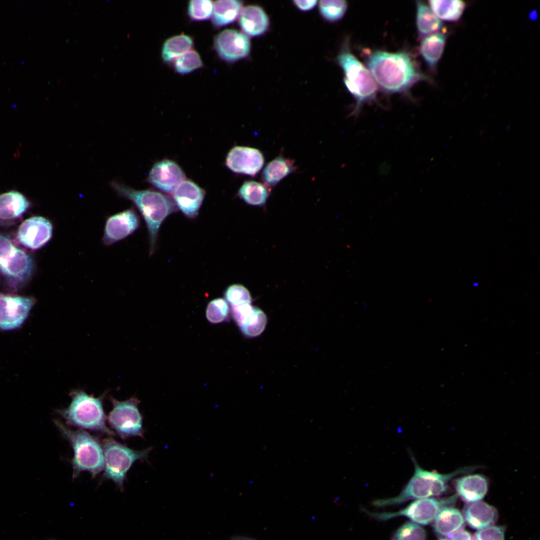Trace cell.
<instances>
[{
	"instance_id": "836d02e7",
	"label": "cell",
	"mask_w": 540,
	"mask_h": 540,
	"mask_svg": "<svg viewBox=\"0 0 540 540\" xmlns=\"http://www.w3.org/2000/svg\"><path fill=\"white\" fill-rule=\"evenodd\" d=\"M425 530L412 522H407L394 534L392 540H426Z\"/></svg>"
},
{
	"instance_id": "d590c367",
	"label": "cell",
	"mask_w": 540,
	"mask_h": 540,
	"mask_svg": "<svg viewBox=\"0 0 540 540\" xmlns=\"http://www.w3.org/2000/svg\"><path fill=\"white\" fill-rule=\"evenodd\" d=\"M224 298L232 306L252 302L250 292L241 284H235L228 286L224 292Z\"/></svg>"
},
{
	"instance_id": "603a6c76",
	"label": "cell",
	"mask_w": 540,
	"mask_h": 540,
	"mask_svg": "<svg viewBox=\"0 0 540 540\" xmlns=\"http://www.w3.org/2000/svg\"><path fill=\"white\" fill-rule=\"evenodd\" d=\"M29 202L20 192L10 191L0 195V218L12 220L20 216L28 208Z\"/></svg>"
},
{
	"instance_id": "5b68a950",
	"label": "cell",
	"mask_w": 540,
	"mask_h": 540,
	"mask_svg": "<svg viewBox=\"0 0 540 540\" xmlns=\"http://www.w3.org/2000/svg\"><path fill=\"white\" fill-rule=\"evenodd\" d=\"M70 406L56 410V413L71 426L88 429L113 436L115 434L106 426V416L103 408L104 394L98 398L88 395L81 390L71 391Z\"/></svg>"
},
{
	"instance_id": "7a4b0ae2",
	"label": "cell",
	"mask_w": 540,
	"mask_h": 540,
	"mask_svg": "<svg viewBox=\"0 0 540 540\" xmlns=\"http://www.w3.org/2000/svg\"><path fill=\"white\" fill-rule=\"evenodd\" d=\"M112 186L120 196L132 201L140 212L148 228L150 252L152 254L160 225L166 218L177 210L174 201L170 197L153 190H135L117 182H112Z\"/></svg>"
},
{
	"instance_id": "1f68e13d",
	"label": "cell",
	"mask_w": 540,
	"mask_h": 540,
	"mask_svg": "<svg viewBox=\"0 0 540 540\" xmlns=\"http://www.w3.org/2000/svg\"><path fill=\"white\" fill-rule=\"evenodd\" d=\"M203 64L199 54L194 50H190L178 57L174 62L176 71L186 74L202 67Z\"/></svg>"
},
{
	"instance_id": "4dcf8cb0",
	"label": "cell",
	"mask_w": 540,
	"mask_h": 540,
	"mask_svg": "<svg viewBox=\"0 0 540 540\" xmlns=\"http://www.w3.org/2000/svg\"><path fill=\"white\" fill-rule=\"evenodd\" d=\"M348 7L345 0H321L319 10L321 16L326 20L334 22L340 20L344 16Z\"/></svg>"
},
{
	"instance_id": "f6af8a7d",
	"label": "cell",
	"mask_w": 540,
	"mask_h": 540,
	"mask_svg": "<svg viewBox=\"0 0 540 540\" xmlns=\"http://www.w3.org/2000/svg\"><path fill=\"white\" fill-rule=\"evenodd\" d=\"M446 540V539H444V538H440V540Z\"/></svg>"
},
{
	"instance_id": "f546056e",
	"label": "cell",
	"mask_w": 540,
	"mask_h": 540,
	"mask_svg": "<svg viewBox=\"0 0 540 540\" xmlns=\"http://www.w3.org/2000/svg\"><path fill=\"white\" fill-rule=\"evenodd\" d=\"M266 322L265 314L260 309L254 307L252 312L238 325L245 336L255 337L262 332Z\"/></svg>"
},
{
	"instance_id": "7bdbcfd3",
	"label": "cell",
	"mask_w": 540,
	"mask_h": 540,
	"mask_svg": "<svg viewBox=\"0 0 540 540\" xmlns=\"http://www.w3.org/2000/svg\"><path fill=\"white\" fill-rule=\"evenodd\" d=\"M471 540H476V539L475 538V537L474 536H473V537H472V539Z\"/></svg>"
},
{
	"instance_id": "d4e9b609",
	"label": "cell",
	"mask_w": 540,
	"mask_h": 540,
	"mask_svg": "<svg viewBox=\"0 0 540 540\" xmlns=\"http://www.w3.org/2000/svg\"><path fill=\"white\" fill-rule=\"evenodd\" d=\"M446 37L443 33L438 32L426 36L420 45V53L427 64L435 68L444 48Z\"/></svg>"
},
{
	"instance_id": "d6a6232c",
	"label": "cell",
	"mask_w": 540,
	"mask_h": 540,
	"mask_svg": "<svg viewBox=\"0 0 540 540\" xmlns=\"http://www.w3.org/2000/svg\"><path fill=\"white\" fill-rule=\"evenodd\" d=\"M230 308L227 302L222 298L210 301L206 310V317L212 324L222 322L228 316Z\"/></svg>"
},
{
	"instance_id": "484cf974",
	"label": "cell",
	"mask_w": 540,
	"mask_h": 540,
	"mask_svg": "<svg viewBox=\"0 0 540 540\" xmlns=\"http://www.w3.org/2000/svg\"><path fill=\"white\" fill-rule=\"evenodd\" d=\"M242 4L237 0H220L214 4L212 22L216 28L233 22L242 10Z\"/></svg>"
},
{
	"instance_id": "b9f144b4",
	"label": "cell",
	"mask_w": 540,
	"mask_h": 540,
	"mask_svg": "<svg viewBox=\"0 0 540 540\" xmlns=\"http://www.w3.org/2000/svg\"><path fill=\"white\" fill-rule=\"evenodd\" d=\"M234 540H252V539L248 538H236Z\"/></svg>"
},
{
	"instance_id": "74e56055",
	"label": "cell",
	"mask_w": 540,
	"mask_h": 540,
	"mask_svg": "<svg viewBox=\"0 0 540 540\" xmlns=\"http://www.w3.org/2000/svg\"><path fill=\"white\" fill-rule=\"evenodd\" d=\"M15 248L11 240L6 236L0 234V258Z\"/></svg>"
},
{
	"instance_id": "ee69618b",
	"label": "cell",
	"mask_w": 540,
	"mask_h": 540,
	"mask_svg": "<svg viewBox=\"0 0 540 540\" xmlns=\"http://www.w3.org/2000/svg\"><path fill=\"white\" fill-rule=\"evenodd\" d=\"M56 540L54 539V538H51V539H49V540Z\"/></svg>"
},
{
	"instance_id": "7402d4cb",
	"label": "cell",
	"mask_w": 540,
	"mask_h": 540,
	"mask_svg": "<svg viewBox=\"0 0 540 540\" xmlns=\"http://www.w3.org/2000/svg\"><path fill=\"white\" fill-rule=\"evenodd\" d=\"M294 162L280 156L270 161L262 174L264 184L268 188L274 186L296 170Z\"/></svg>"
},
{
	"instance_id": "e575fe53",
	"label": "cell",
	"mask_w": 540,
	"mask_h": 540,
	"mask_svg": "<svg viewBox=\"0 0 540 540\" xmlns=\"http://www.w3.org/2000/svg\"><path fill=\"white\" fill-rule=\"evenodd\" d=\"M214 4L209 0H190L188 5V14L194 20L208 19L213 12Z\"/></svg>"
},
{
	"instance_id": "cb8c5ba5",
	"label": "cell",
	"mask_w": 540,
	"mask_h": 540,
	"mask_svg": "<svg viewBox=\"0 0 540 540\" xmlns=\"http://www.w3.org/2000/svg\"><path fill=\"white\" fill-rule=\"evenodd\" d=\"M416 24L420 36H427L438 33L444 25L430 8L422 1H416Z\"/></svg>"
},
{
	"instance_id": "60d3db41",
	"label": "cell",
	"mask_w": 540,
	"mask_h": 540,
	"mask_svg": "<svg viewBox=\"0 0 540 540\" xmlns=\"http://www.w3.org/2000/svg\"><path fill=\"white\" fill-rule=\"evenodd\" d=\"M530 18L532 20H536L537 18L536 12V10L532 11L530 14Z\"/></svg>"
},
{
	"instance_id": "8992f818",
	"label": "cell",
	"mask_w": 540,
	"mask_h": 540,
	"mask_svg": "<svg viewBox=\"0 0 540 540\" xmlns=\"http://www.w3.org/2000/svg\"><path fill=\"white\" fill-rule=\"evenodd\" d=\"M337 62L344 72V85L356 101L352 114L356 115L364 103L375 99L377 85L368 70L351 52L348 44L338 55Z\"/></svg>"
},
{
	"instance_id": "f35d334b",
	"label": "cell",
	"mask_w": 540,
	"mask_h": 540,
	"mask_svg": "<svg viewBox=\"0 0 540 540\" xmlns=\"http://www.w3.org/2000/svg\"><path fill=\"white\" fill-rule=\"evenodd\" d=\"M294 4L302 11L309 10L314 8L316 4V0H294Z\"/></svg>"
},
{
	"instance_id": "8fae6325",
	"label": "cell",
	"mask_w": 540,
	"mask_h": 540,
	"mask_svg": "<svg viewBox=\"0 0 540 540\" xmlns=\"http://www.w3.org/2000/svg\"><path fill=\"white\" fill-rule=\"evenodd\" d=\"M34 303L28 298L0 296V329L12 330L20 326Z\"/></svg>"
},
{
	"instance_id": "e0dca14e",
	"label": "cell",
	"mask_w": 540,
	"mask_h": 540,
	"mask_svg": "<svg viewBox=\"0 0 540 540\" xmlns=\"http://www.w3.org/2000/svg\"><path fill=\"white\" fill-rule=\"evenodd\" d=\"M205 191L190 180H184L173 194L174 201L183 214L190 218H196L205 196Z\"/></svg>"
},
{
	"instance_id": "52a82bcc",
	"label": "cell",
	"mask_w": 540,
	"mask_h": 540,
	"mask_svg": "<svg viewBox=\"0 0 540 540\" xmlns=\"http://www.w3.org/2000/svg\"><path fill=\"white\" fill-rule=\"evenodd\" d=\"M104 465L103 480H112L122 492L124 490L126 475L133 464L137 460H146L152 450L149 448L136 450L109 438L102 442Z\"/></svg>"
},
{
	"instance_id": "d6986e66",
	"label": "cell",
	"mask_w": 540,
	"mask_h": 540,
	"mask_svg": "<svg viewBox=\"0 0 540 540\" xmlns=\"http://www.w3.org/2000/svg\"><path fill=\"white\" fill-rule=\"evenodd\" d=\"M455 487L464 501L472 503L479 502L485 496L488 490V482L481 474H470L458 478Z\"/></svg>"
},
{
	"instance_id": "83f0119b",
	"label": "cell",
	"mask_w": 540,
	"mask_h": 540,
	"mask_svg": "<svg viewBox=\"0 0 540 540\" xmlns=\"http://www.w3.org/2000/svg\"><path fill=\"white\" fill-rule=\"evenodd\" d=\"M269 188L254 180L244 182L238 191V196L246 203L254 206L265 204L269 196Z\"/></svg>"
},
{
	"instance_id": "9c48e42d",
	"label": "cell",
	"mask_w": 540,
	"mask_h": 540,
	"mask_svg": "<svg viewBox=\"0 0 540 540\" xmlns=\"http://www.w3.org/2000/svg\"><path fill=\"white\" fill-rule=\"evenodd\" d=\"M452 498L450 500H438L434 498H425L418 499L408 505L404 509L394 512L369 513L372 518L386 520L399 516H404L416 523L422 525H427L431 523L436 517L440 510L444 505L454 500Z\"/></svg>"
},
{
	"instance_id": "ffe728a7",
	"label": "cell",
	"mask_w": 540,
	"mask_h": 540,
	"mask_svg": "<svg viewBox=\"0 0 540 540\" xmlns=\"http://www.w3.org/2000/svg\"><path fill=\"white\" fill-rule=\"evenodd\" d=\"M239 24L242 30L250 36H258L264 34L269 26L268 17L260 7L250 6L244 8L240 12Z\"/></svg>"
},
{
	"instance_id": "ab89813d",
	"label": "cell",
	"mask_w": 540,
	"mask_h": 540,
	"mask_svg": "<svg viewBox=\"0 0 540 540\" xmlns=\"http://www.w3.org/2000/svg\"><path fill=\"white\" fill-rule=\"evenodd\" d=\"M451 536L449 538L450 540H471V535L470 533L466 530H462L460 532H457Z\"/></svg>"
},
{
	"instance_id": "2e32d148",
	"label": "cell",
	"mask_w": 540,
	"mask_h": 540,
	"mask_svg": "<svg viewBox=\"0 0 540 540\" xmlns=\"http://www.w3.org/2000/svg\"><path fill=\"white\" fill-rule=\"evenodd\" d=\"M33 266L30 257L16 247L0 259V272L16 283H22L28 280L32 272Z\"/></svg>"
},
{
	"instance_id": "ac0fdd59",
	"label": "cell",
	"mask_w": 540,
	"mask_h": 540,
	"mask_svg": "<svg viewBox=\"0 0 540 540\" xmlns=\"http://www.w3.org/2000/svg\"><path fill=\"white\" fill-rule=\"evenodd\" d=\"M463 514L468 525L477 530L492 526L498 518V512L494 507L480 501L466 505Z\"/></svg>"
},
{
	"instance_id": "44dd1931",
	"label": "cell",
	"mask_w": 540,
	"mask_h": 540,
	"mask_svg": "<svg viewBox=\"0 0 540 540\" xmlns=\"http://www.w3.org/2000/svg\"><path fill=\"white\" fill-rule=\"evenodd\" d=\"M464 524L461 512L456 508H442L434 518V528L441 536H449L460 530Z\"/></svg>"
},
{
	"instance_id": "30bf717a",
	"label": "cell",
	"mask_w": 540,
	"mask_h": 540,
	"mask_svg": "<svg viewBox=\"0 0 540 540\" xmlns=\"http://www.w3.org/2000/svg\"><path fill=\"white\" fill-rule=\"evenodd\" d=\"M214 47L222 60L234 62L248 55L250 44L244 34L234 30L227 29L216 36Z\"/></svg>"
},
{
	"instance_id": "4316f807",
	"label": "cell",
	"mask_w": 540,
	"mask_h": 540,
	"mask_svg": "<svg viewBox=\"0 0 540 540\" xmlns=\"http://www.w3.org/2000/svg\"><path fill=\"white\" fill-rule=\"evenodd\" d=\"M428 3L438 18L450 22L458 20L466 8L465 2L460 0H432Z\"/></svg>"
},
{
	"instance_id": "9a60e30c",
	"label": "cell",
	"mask_w": 540,
	"mask_h": 540,
	"mask_svg": "<svg viewBox=\"0 0 540 540\" xmlns=\"http://www.w3.org/2000/svg\"><path fill=\"white\" fill-rule=\"evenodd\" d=\"M185 178L184 171L176 162L164 160L153 166L148 180L159 190L166 194H172Z\"/></svg>"
},
{
	"instance_id": "277c9868",
	"label": "cell",
	"mask_w": 540,
	"mask_h": 540,
	"mask_svg": "<svg viewBox=\"0 0 540 540\" xmlns=\"http://www.w3.org/2000/svg\"><path fill=\"white\" fill-rule=\"evenodd\" d=\"M54 422L74 450V456L72 460L73 480L82 471L89 472L93 478L96 477L103 470L104 465L103 450L99 440L82 430L70 429L58 420H54Z\"/></svg>"
},
{
	"instance_id": "f1b7e54d",
	"label": "cell",
	"mask_w": 540,
	"mask_h": 540,
	"mask_svg": "<svg viewBox=\"0 0 540 540\" xmlns=\"http://www.w3.org/2000/svg\"><path fill=\"white\" fill-rule=\"evenodd\" d=\"M193 46L191 37L180 34L168 38L164 42L162 50V56L166 62H170L189 51Z\"/></svg>"
},
{
	"instance_id": "8d00e7d4",
	"label": "cell",
	"mask_w": 540,
	"mask_h": 540,
	"mask_svg": "<svg viewBox=\"0 0 540 540\" xmlns=\"http://www.w3.org/2000/svg\"><path fill=\"white\" fill-rule=\"evenodd\" d=\"M476 540H504V528L501 526H491L476 532Z\"/></svg>"
},
{
	"instance_id": "ba28073f",
	"label": "cell",
	"mask_w": 540,
	"mask_h": 540,
	"mask_svg": "<svg viewBox=\"0 0 540 540\" xmlns=\"http://www.w3.org/2000/svg\"><path fill=\"white\" fill-rule=\"evenodd\" d=\"M112 410L108 420L111 427L125 440L131 436L143 437L142 417L138 404L140 401L132 397L124 401H118L110 397Z\"/></svg>"
},
{
	"instance_id": "6da1fadb",
	"label": "cell",
	"mask_w": 540,
	"mask_h": 540,
	"mask_svg": "<svg viewBox=\"0 0 540 540\" xmlns=\"http://www.w3.org/2000/svg\"><path fill=\"white\" fill-rule=\"evenodd\" d=\"M366 64L376 84L388 92H404L418 81L427 79L412 56L404 52H372L368 56Z\"/></svg>"
},
{
	"instance_id": "4fadbf2b",
	"label": "cell",
	"mask_w": 540,
	"mask_h": 540,
	"mask_svg": "<svg viewBox=\"0 0 540 540\" xmlns=\"http://www.w3.org/2000/svg\"><path fill=\"white\" fill-rule=\"evenodd\" d=\"M140 218L134 208H129L108 217L106 222L102 241L110 246L134 232L139 227Z\"/></svg>"
},
{
	"instance_id": "7c38bea8",
	"label": "cell",
	"mask_w": 540,
	"mask_h": 540,
	"mask_svg": "<svg viewBox=\"0 0 540 540\" xmlns=\"http://www.w3.org/2000/svg\"><path fill=\"white\" fill-rule=\"evenodd\" d=\"M264 162V155L259 150L235 146L228 152L225 164L234 173L254 176L262 168Z\"/></svg>"
},
{
	"instance_id": "3957f363",
	"label": "cell",
	"mask_w": 540,
	"mask_h": 540,
	"mask_svg": "<svg viewBox=\"0 0 540 540\" xmlns=\"http://www.w3.org/2000/svg\"><path fill=\"white\" fill-rule=\"evenodd\" d=\"M412 460L414 466V474L401 492L395 497L376 500L374 502V506H386L402 504L410 500L440 496L446 491V484L450 479L457 475L471 471L474 468H464L450 474H442L435 471L423 469L413 456Z\"/></svg>"
},
{
	"instance_id": "5bb4252c",
	"label": "cell",
	"mask_w": 540,
	"mask_h": 540,
	"mask_svg": "<svg viewBox=\"0 0 540 540\" xmlns=\"http://www.w3.org/2000/svg\"><path fill=\"white\" fill-rule=\"evenodd\" d=\"M52 225L42 216H34L24 221L17 232L18 242L24 246L37 250L44 246L51 239Z\"/></svg>"
}]
</instances>
